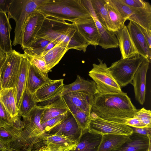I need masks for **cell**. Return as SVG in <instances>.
<instances>
[{"mask_svg":"<svg viewBox=\"0 0 151 151\" xmlns=\"http://www.w3.org/2000/svg\"><path fill=\"white\" fill-rule=\"evenodd\" d=\"M139 110L127 93L122 91L96 94L91 112L104 119L126 124L127 121L135 116Z\"/></svg>","mask_w":151,"mask_h":151,"instance_id":"cell-1","label":"cell"},{"mask_svg":"<svg viewBox=\"0 0 151 151\" xmlns=\"http://www.w3.org/2000/svg\"><path fill=\"white\" fill-rule=\"evenodd\" d=\"M36 38L45 39L56 45L62 43L67 44L70 49L85 52L90 45L79 34L72 23L46 17Z\"/></svg>","mask_w":151,"mask_h":151,"instance_id":"cell-2","label":"cell"},{"mask_svg":"<svg viewBox=\"0 0 151 151\" xmlns=\"http://www.w3.org/2000/svg\"><path fill=\"white\" fill-rule=\"evenodd\" d=\"M37 9L46 17L72 23L91 17L81 0H45Z\"/></svg>","mask_w":151,"mask_h":151,"instance_id":"cell-3","label":"cell"},{"mask_svg":"<svg viewBox=\"0 0 151 151\" xmlns=\"http://www.w3.org/2000/svg\"><path fill=\"white\" fill-rule=\"evenodd\" d=\"M45 0H13L7 13L8 19L12 18L15 22L13 45H21L22 32L26 21Z\"/></svg>","mask_w":151,"mask_h":151,"instance_id":"cell-4","label":"cell"},{"mask_svg":"<svg viewBox=\"0 0 151 151\" xmlns=\"http://www.w3.org/2000/svg\"><path fill=\"white\" fill-rule=\"evenodd\" d=\"M145 59L139 55L130 58H121L113 63L109 69L120 86L124 87L132 82L135 74Z\"/></svg>","mask_w":151,"mask_h":151,"instance_id":"cell-5","label":"cell"},{"mask_svg":"<svg viewBox=\"0 0 151 151\" xmlns=\"http://www.w3.org/2000/svg\"><path fill=\"white\" fill-rule=\"evenodd\" d=\"M99 63L93 64L89 76L96 85L98 93H119L122 92L121 87L114 78L106 63L98 58Z\"/></svg>","mask_w":151,"mask_h":151,"instance_id":"cell-6","label":"cell"},{"mask_svg":"<svg viewBox=\"0 0 151 151\" xmlns=\"http://www.w3.org/2000/svg\"><path fill=\"white\" fill-rule=\"evenodd\" d=\"M87 130L102 135L119 134L129 135L133 132V129L126 124L104 119L91 112L88 119Z\"/></svg>","mask_w":151,"mask_h":151,"instance_id":"cell-7","label":"cell"},{"mask_svg":"<svg viewBox=\"0 0 151 151\" xmlns=\"http://www.w3.org/2000/svg\"><path fill=\"white\" fill-rule=\"evenodd\" d=\"M6 54V59L1 70L2 89L14 88L19 75L23 57V54L14 50Z\"/></svg>","mask_w":151,"mask_h":151,"instance_id":"cell-8","label":"cell"},{"mask_svg":"<svg viewBox=\"0 0 151 151\" xmlns=\"http://www.w3.org/2000/svg\"><path fill=\"white\" fill-rule=\"evenodd\" d=\"M45 17V16L37 9L29 17L22 32L21 46L23 49L29 48L35 42Z\"/></svg>","mask_w":151,"mask_h":151,"instance_id":"cell-9","label":"cell"},{"mask_svg":"<svg viewBox=\"0 0 151 151\" xmlns=\"http://www.w3.org/2000/svg\"><path fill=\"white\" fill-rule=\"evenodd\" d=\"M83 132L79 127L73 114L68 111L66 117L46 133L48 135H62L77 143Z\"/></svg>","mask_w":151,"mask_h":151,"instance_id":"cell-10","label":"cell"},{"mask_svg":"<svg viewBox=\"0 0 151 151\" xmlns=\"http://www.w3.org/2000/svg\"><path fill=\"white\" fill-rule=\"evenodd\" d=\"M82 3L95 22L99 36V45L105 49L117 47L119 46L118 42L114 32L104 27L98 20L91 0H83Z\"/></svg>","mask_w":151,"mask_h":151,"instance_id":"cell-11","label":"cell"},{"mask_svg":"<svg viewBox=\"0 0 151 151\" xmlns=\"http://www.w3.org/2000/svg\"><path fill=\"white\" fill-rule=\"evenodd\" d=\"M37 105L47 108L41 119V123L50 119L67 113L69 109L61 93L49 100L40 102Z\"/></svg>","mask_w":151,"mask_h":151,"instance_id":"cell-12","label":"cell"},{"mask_svg":"<svg viewBox=\"0 0 151 151\" xmlns=\"http://www.w3.org/2000/svg\"><path fill=\"white\" fill-rule=\"evenodd\" d=\"M81 36L90 44L99 45V36L97 27L91 16L79 19L72 23Z\"/></svg>","mask_w":151,"mask_h":151,"instance_id":"cell-13","label":"cell"},{"mask_svg":"<svg viewBox=\"0 0 151 151\" xmlns=\"http://www.w3.org/2000/svg\"><path fill=\"white\" fill-rule=\"evenodd\" d=\"M63 79L52 80L46 82L32 94L35 101L38 103L47 101L62 93Z\"/></svg>","mask_w":151,"mask_h":151,"instance_id":"cell-14","label":"cell"},{"mask_svg":"<svg viewBox=\"0 0 151 151\" xmlns=\"http://www.w3.org/2000/svg\"><path fill=\"white\" fill-rule=\"evenodd\" d=\"M151 136L140 134L134 132L127 140L119 147L110 151H150Z\"/></svg>","mask_w":151,"mask_h":151,"instance_id":"cell-15","label":"cell"},{"mask_svg":"<svg viewBox=\"0 0 151 151\" xmlns=\"http://www.w3.org/2000/svg\"><path fill=\"white\" fill-rule=\"evenodd\" d=\"M150 63L145 59L135 74L131 83L134 87L135 99L142 105L145 101L146 77Z\"/></svg>","mask_w":151,"mask_h":151,"instance_id":"cell-16","label":"cell"},{"mask_svg":"<svg viewBox=\"0 0 151 151\" xmlns=\"http://www.w3.org/2000/svg\"><path fill=\"white\" fill-rule=\"evenodd\" d=\"M63 97L69 110L77 109L91 113L93 99L88 94L81 91H73Z\"/></svg>","mask_w":151,"mask_h":151,"instance_id":"cell-17","label":"cell"},{"mask_svg":"<svg viewBox=\"0 0 151 151\" xmlns=\"http://www.w3.org/2000/svg\"><path fill=\"white\" fill-rule=\"evenodd\" d=\"M131 38L138 54L147 60L151 61V49H150L144 36L136 24L130 21L127 26Z\"/></svg>","mask_w":151,"mask_h":151,"instance_id":"cell-18","label":"cell"},{"mask_svg":"<svg viewBox=\"0 0 151 151\" xmlns=\"http://www.w3.org/2000/svg\"><path fill=\"white\" fill-rule=\"evenodd\" d=\"M114 33L118 41L121 59L130 58L139 55L126 25H125Z\"/></svg>","mask_w":151,"mask_h":151,"instance_id":"cell-19","label":"cell"},{"mask_svg":"<svg viewBox=\"0 0 151 151\" xmlns=\"http://www.w3.org/2000/svg\"><path fill=\"white\" fill-rule=\"evenodd\" d=\"M102 135L86 130L76 145L69 151H98Z\"/></svg>","mask_w":151,"mask_h":151,"instance_id":"cell-20","label":"cell"},{"mask_svg":"<svg viewBox=\"0 0 151 151\" xmlns=\"http://www.w3.org/2000/svg\"><path fill=\"white\" fill-rule=\"evenodd\" d=\"M12 29L6 13L0 8V49L4 54L13 50L10 38Z\"/></svg>","mask_w":151,"mask_h":151,"instance_id":"cell-21","label":"cell"},{"mask_svg":"<svg viewBox=\"0 0 151 151\" xmlns=\"http://www.w3.org/2000/svg\"><path fill=\"white\" fill-rule=\"evenodd\" d=\"M51 80L47 73L42 72L29 61L26 88L31 93H34L41 86Z\"/></svg>","mask_w":151,"mask_h":151,"instance_id":"cell-22","label":"cell"},{"mask_svg":"<svg viewBox=\"0 0 151 151\" xmlns=\"http://www.w3.org/2000/svg\"><path fill=\"white\" fill-rule=\"evenodd\" d=\"M76 91L85 93L93 99L98 93L96 84L94 81L86 80L79 75L77 76L76 80L72 83L64 85L61 95L63 96L68 93Z\"/></svg>","mask_w":151,"mask_h":151,"instance_id":"cell-23","label":"cell"},{"mask_svg":"<svg viewBox=\"0 0 151 151\" xmlns=\"http://www.w3.org/2000/svg\"><path fill=\"white\" fill-rule=\"evenodd\" d=\"M29 61L23 54L19 72L13 88L17 108L19 109L23 93L26 88Z\"/></svg>","mask_w":151,"mask_h":151,"instance_id":"cell-24","label":"cell"},{"mask_svg":"<svg viewBox=\"0 0 151 151\" xmlns=\"http://www.w3.org/2000/svg\"><path fill=\"white\" fill-rule=\"evenodd\" d=\"M0 102L9 114L13 124L19 115L13 88H5L1 90L0 92Z\"/></svg>","mask_w":151,"mask_h":151,"instance_id":"cell-25","label":"cell"},{"mask_svg":"<svg viewBox=\"0 0 151 151\" xmlns=\"http://www.w3.org/2000/svg\"><path fill=\"white\" fill-rule=\"evenodd\" d=\"M69 50L67 44L62 43L56 45L45 53L38 56L44 60L49 71L59 63Z\"/></svg>","mask_w":151,"mask_h":151,"instance_id":"cell-26","label":"cell"},{"mask_svg":"<svg viewBox=\"0 0 151 151\" xmlns=\"http://www.w3.org/2000/svg\"><path fill=\"white\" fill-rule=\"evenodd\" d=\"M132 13L127 20L151 31V6L148 3L143 8H132Z\"/></svg>","mask_w":151,"mask_h":151,"instance_id":"cell-27","label":"cell"},{"mask_svg":"<svg viewBox=\"0 0 151 151\" xmlns=\"http://www.w3.org/2000/svg\"><path fill=\"white\" fill-rule=\"evenodd\" d=\"M93 8L99 21L105 28L113 32L112 24L106 6V0H91Z\"/></svg>","mask_w":151,"mask_h":151,"instance_id":"cell-28","label":"cell"},{"mask_svg":"<svg viewBox=\"0 0 151 151\" xmlns=\"http://www.w3.org/2000/svg\"><path fill=\"white\" fill-rule=\"evenodd\" d=\"M129 135L119 134L102 135L98 151H110L114 149L125 142Z\"/></svg>","mask_w":151,"mask_h":151,"instance_id":"cell-29","label":"cell"},{"mask_svg":"<svg viewBox=\"0 0 151 151\" xmlns=\"http://www.w3.org/2000/svg\"><path fill=\"white\" fill-rule=\"evenodd\" d=\"M46 145H51L64 148H73L78 143L73 142L66 137L59 134L46 135L43 140Z\"/></svg>","mask_w":151,"mask_h":151,"instance_id":"cell-30","label":"cell"},{"mask_svg":"<svg viewBox=\"0 0 151 151\" xmlns=\"http://www.w3.org/2000/svg\"><path fill=\"white\" fill-rule=\"evenodd\" d=\"M37 103L34 100L32 94L26 88L23 94L18 111L22 117L26 116L34 107Z\"/></svg>","mask_w":151,"mask_h":151,"instance_id":"cell-31","label":"cell"},{"mask_svg":"<svg viewBox=\"0 0 151 151\" xmlns=\"http://www.w3.org/2000/svg\"><path fill=\"white\" fill-rule=\"evenodd\" d=\"M106 6L112 23L113 32H116L123 27L126 20L116 10L106 2Z\"/></svg>","mask_w":151,"mask_h":151,"instance_id":"cell-32","label":"cell"},{"mask_svg":"<svg viewBox=\"0 0 151 151\" xmlns=\"http://www.w3.org/2000/svg\"><path fill=\"white\" fill-rule=\"evenodd\" d=\"M69 111L73 114L82 131L83 132L87 130L88 119L90 113L77 109H73Z\"/></svg>","mask_w":151,"mask_h":151,"instance_id":"cell-33","label":"cell"},{"mask_svg":"<svg viewBox=\"0 0 151 151\" xmlns=\"http://www.w3.org/2000/svg\"><path fill=\"white\" fill-rule=\"evenodd\" d=\"M106 2L116 10L126 20L131 15L132 8L123 2L121 0H106Z\"/></svg>","mask_w":151,"mask_h":151,"instance_id":"cell-34","label":"cell"},{"mask_svg":"<svg viewBox=\"0 0 151 151\" xmlns=\"http://www.w3.org/2000/svg\"><path fill=\"white\" fill-rule=\"evenodd\" d=\"M50 42L44 38H36L29 48L24 50V52L34 55H39L43 52L47 45Z\"/></svg>","mask_w":151,"mask_h":151,"instance_id":"cell-35","label":"cell"},{"mask_svg":"<svg viewBox=\"0 0 151 151\" xmlns=\"http://www.w3.org/2000/svg\"><path fill=\"white\" fill-rule=\"evenodd\" d=\"M29 62L34 65L42 72L47 73L49 71L44 60L38 55H32L24 52L23 54Z\"/></svg>","mask_w":151,"mask_h":151,"instance_id":"cell-36","label":"cell"},{"mask_svg":"<svg viewBox=\"0 0 151 151\" xmlns=\"http://www.w3.org/2000/svg\"><path fill=\"white\" fill-rule=\"evenodd\" d=\"M12 125L9 114L0 102V127L7 129Z\"/></svg>","mask_w":151,"mask_h":151,"instance_id":"cell-37","label":"cell"},{"mask_svg":"<svg viewBox=\"0 0 151 151\" xmlns=\"http://www.w3.org/2000/svg\"><path fill=\"white\" fill-rule=\"evenodd\" d=\"M67 112L50 119L44 122L41 123V125L46 133L61 122L66 116Z\"/></svg>","mask_w":151,"mask_h":151,"instance_id":"cell-38","label":"cell"},{"mask_svg":"<svg viewBox=\"0 0 151 151\" xmlns=\"http://www.w3.org/2000/svg\"><path fill=\"white\" fill-rule=\"evenodd\" d=\"M135 116L136 117L145 125L151 127V112L144 107L139 109Z\"/></svg>","mask_w":151,"mask_h":151,"instance_id":"cell-39","label":"cell"},{"mask_svg":"<svg viewBox=\"0 0 151 151\" xmlns=\"http://www.w3.org/2000/svg\"><path fill=\"white\" fill-rule=\"evenodd\" d=\"M129 6L134 8H143L148 2L143 0H121Z\"/></svg>","mask_w":151,"mask_h":151,"instance_id":"cell-40","label":"cell"},{"mask_svg":"<svg viewBox=\"0 0 151 151\" xmlns=\"http://www.w3.org/2000/svg\"><path fill=\"white\" fill-rule=\"evenodd\" d=\"M12 139V136L9 132L4 128L0 127V141L7 147Z\"/></svg>","mask_w":151,"mask_h":151,"instance_id":"cell-41","label":"cell"},{"mask_svg":"<svg viewBox=\"0 0 151 151\" xmlns=\"http://www.w3.org/2000/svg\"><path fill=\"white\" fill-rule=\"evenodd\" d=\"M126 124L132 127L136 128L148 127L144 124L139 119L135 116L128 119L127 121Z\"/></svg>","mask_w":151,"mask_h":151,"instance_id":"cell-42","label":"cell"},{"mask_svg":"<svg viewBox=\"0 0 151 151\" xmlns=\"http://www.w3.org/2000/svg\"><path fill=\"white\" fill-rule=\"evenodd\" d=\"M136 24L144 36L150 48L151 49V31L148 30L138 24Z\"/></svg>","mask_w":151,"mask_h":151,"instance_id":"cell-43","label":"cell"},{"mask_svg":"<svg viewBox=\"0 0 151 151\" xmlns=\"http://www.w3.org/2000/svg\"><path fill=\"white\" fill-rule=\"evenodd\" d=\"M72 149L48 145L41 147L39 151H69Z\"/></svg>","mask_w":151,"mask_h":151,"instance_id":"cell-44","label":"cell"},{"mask_svg":"<svg viewBox=\"0 0 151 151\" xmlns=\"http://www.w3.org/2000/svg\"><path fill=\"white\" fill-rule=\"evenodd\" d=\"M132 127L133 129V132L136 133L147 136H151V127H146L142 128Z\"/></svg>","mask_w":151,"mask_h":151,"instance_id":"cell-45","label":"cell"},{"mask_svg":"<svg viewBox=\"0 0 151 151\" xmlns=\"http://www.w3.org/2000/svg\"><path fill=\"white\" fill-rule=\"evenodd\" d=\"M13 0H0V8L4 12L8 13Z\"/></svg>","mask_w":151,"mask_h":151,"instance_id":"cell-46","label":"cell"},{"mask_svg":"<svg viewBox=\"0 0 151 151\" xmlns=\"http://www.w3.org/2000/svg\"><path fill=\"white\" fill-rule=\"evenodd\" d=\"M6 57V54H5L3 57L0 58V92L2 89L1 84V70L2 66L5 60Z\"/></svg>","mask_w":151,"mask_h":151,"instance_id":"cell-47","label":"cell"},{"mask_svg":"<svg viewBox=\"0 0 151 151\" xmlns=\"http://www.w3.org/2000/svg\"><path fill=\"white\" fill-rule=\"evenodd\" d=\"M56 45L54 43L50 42L45 47L43 52L40 55L43 54L49 50L53 47H54Z\"/></svg>","mask_w":151,"mask_h":151,"instance_id":"cell-48","label":"cell"},{"mask_svg":"<svg viewBox=\"0 0 151 151\" xmlns=\"http://www.w3.org/2000/svg\"><path fill=\"white\" fill-rule=\"evenodd\" d=\"M0 151H12L0 141Z\"/></svg>","mask_w":151,"mask_h":151,"instance_id":"cell-49","label":"cell"},{"mask_svg":"<svg viewBox=\"0 0 151 151\" xmlns=\"http://www.w3.org/2000/svg\"><path fill=\"white\" fill-rule=\"evenodd\" d=\"M4 54L3 53L0 49V58H1L4 56Z\"/></svg>","mask_w":151,"mask_h":151,"instance_id":"cell-50","label":"cell"},{"mask_svg":"<svg viewBox=\"0 0 151 151\" xmlns=\"http://www.w3.org/2000/svg\"><path fill=\"white\" fill-rule=\"evenodd\" d=\"M150 151H151V150H150Z\"/></svg>","mask_w":151,"mask_h":151,"instance_id":"cell-51","label":"cell"}]
</instances>
